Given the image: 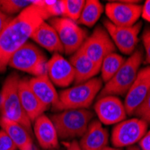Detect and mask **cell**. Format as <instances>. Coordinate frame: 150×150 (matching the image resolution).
Instances as JSON below:
<instances>
[{
	"instance_id": "obj_36",
	"label": "cell",
	"mask_w": 150,
	"mask_h": 150,
	"mask_svg": "<svg viewBox=\"0 0 150 150\" xmlns=\"http://www.w3.org/2000/svg\"><path fill=\"white\" fill-rule=\"evenodd\" d=\"M34 150H44V149H38V148H36V149H34ZM50 150H61V149H50Z\"/></svg>"
},
{
	"instance_id": "obj_19",
	"label": "cell",
	"mask_w": 150,
	"mask_h": 150,
	"mask_svg": "<svg viewBox=\"0 0 150 150\" xmlns=\"http://www.w3.org/2000/svg\"><path fill=\"white\" fill-rule=\"evenodd\" d=\"M71 63L75 72V85L83 84L93 78L100 72V66L93 63L81 49L71 56Z\"/></svg>"
},
{
	"instance_id": "obj_7",
	"label": "cell",
	"mask_w": 150,
	"mask_h": 150,
	"mask_svg": "<svg viewBox=\"0 0 150 150\" xmlns=\"http://www.w3.org/2000/svg\"><path fill=\"white\" fill-rule=\"evenodd\" d=\"M50 24L57 32L64 52L73 55L83 45L87 38V32L74 21L65 17L51 18Z\"/></svg>"
},
{
	"instance_id": "obj_28",
	"label": "cell",
	"mask_w": 150,
	"mask_h": 150,
	"mask_svg": "<svg viewBox=\"0 0 150 150\" xmlns=\"http://www.w3.org/2000/svg\"><path fill=\"white\" fill-rule=\"evenodd\" d=\"M141 40L144 45L146 57L144 60V64L150 65V27L146 28L141 35Z\"/></svg>"
},
{
	"instance_id": "obj_2",
	"label": "cell",
	"mask_w": 150,
	"mask_h": 150,
	"mask_svg": "<svg viewBox=\"0 0 150 150\" xmlns=\"http://www.w3.org/2000/svg\"><path fill=\"white\" fill-rule=\"evenodd\" d=\"M20 79L17 74L13 73L5 80L0 93V117L19 123L32 133V121L25 114L19 98Z\"/></svg>"
},
{
	"instance_id": "obj_10",
	"label": "cell",
	"mask_w": 150,
	"mask_h": 150,
	"mask_svg": "<svg viewBox=\"0 0 150 150\" xmlns=\"http://www.w3.org/2000/svg\"><path fill=\"white\" fill-rule=\"evenodd\" d=\"M80 49L93 63L100 67L103 59L116 50L110 35L101 25L97 26L93 33L86 38Z\"/></svg>"
},
{
	"instance_id": "obj_18",
	"label": "cell",
	"mask_w": 150,
	"mask_h": 150,
	"mask_svg": "<svg viewBox=\"0 0 150 150\" xmlns=\"http://www.w3.org/2000/svg\"><path fill=\"white\" fill-rule=\"evenodd\" d=\"M28 83L36 97L47 108V110L50 107L53 108L58 103L59 94L47 74L34 76L28 80Z\"/></svg>"
},
{
	"instance_id": "obj_6",
	"label": "cell",
	"mask_w": 150,
	"mask_h": 150,
	"mask_svg": "<svg viewBox=\"0 0 150 150\" xmlns=\"http://www.w3.org/2000/svg\"><path fill=\"white\" fill-rule=\"evenodd\" d=\"M47 57L36 45L26 42L11 57L8 66L34 76L47 74Z\"/></svg>"
},
{
	"instance_id": "obj_5",
	"label": "cell",
	"mask_w": 150,
	"mask_h": 150,
	"mask_svg": "<svg viewBox=\"0 0 150 150\" xmlns=\"http://www.w3.org/2000/svg\"><path fill=\"white\" fill-rule=\"evenodd\" d=\"M93 113L87 109H69L50 117L60 139L81 138L86 131Z\"/></svg>"
},
{
	"instance_id": "obj_17",
	"label": "cell",
	"mask_w": 150,
	"mask_h": 150,
	"mask_svg": "<svg viewBox=\"0 0 150 150\" xmlns=\"http://www.w3.org/2000/svg\"><path fill=\"white\" fill-rule=\"evenodd\" d=\"M109 133L98 120H93L78 142L82 150H102L108 146Z\"/></svg>"
},
{
	"instance_id": "obj_12",
	"label": "cell",
	"mask_w": 150,
	"mask_h": 150,
	"mask_svg": "<svg viewBox=\"0 0 150 150\" xmlns=\"http://www.w3.org/2000/svg\"><path fill=\"white\" fill-rule=\"evenodd\" d=\"M94 112L98 117V120L104 125L118 124L126 120L127 112L124 103L117 96L107 95L98 97L94 104Z\"/></svg>"
},
{
	"instance_id": "obj_30",
	"label": "cell",
	"mask_w": 150,
	"mask_h": 150,
	"mask_svg": "<svg viewBox=\"0 0 150 150\" xmlns=\"http://www.w3.org/2000/svg\"><path fill=\"white\" fill-rule=\"evenodd\" d=\"M139 146L141 150H150V130L146 131L143 138L139 140Z\"/></svg>"
},
{
	"instance_id": "obj_11",
	"label": "cell",
	"mask_w": 150,
	"mask_h": 150,
	"mask_svg": "<svg viewBox=\"0 0 150 150\" xmlns=\"http://www.w3.org/2000/svg\"><path fill=\"white\" fill-rule=\"evenodd\" d=\"M103 27L120 52L131 55L135 51L139 42V33L142 27L141 23H137L129 27H121L112 23L108 19H104Z\"/></svg>"
},
{
	"instance_id": "obj_35",
	"label": "cell",
	"mask_w": 150,
	"mask_h": 150,
	"mask_svg": "<svg viewBox=\"0 0 150 150\" xmlns=\"http://www.w3.org/2000/svg\"><path fill=\"white\" fill-rule=\"evenodd\" d=\"M102 150H122V148H117V147H112V146H105Z\"/></svg>"
},
{
	"instance_id": "obj_13",
	"label": "cell",
	"mask_w": 150,
	"mask_h": 150,
	"mask_svg": "<svg viewBox=\"0 0 150 150\" xmlns=\"http://www.w3.org/2000/svg\"><path fill=\"white\" fill-rule=\"evenodd\" d=\"M150 91V65L139 70L133 84L125 95L124 105L128 115H133Z\"/></svg>"
},
{
	"instance_id": "obj_1",
	"label": "cell",
	"mask_w": 150,
	"mask_h": 150,
	"mask_svg": "<svg viewBox=\"0 0 150 150\" xmlns=\"http://www.w3.org/2000/svg\"><path fill=\"white\" fill-rule=\"evenodd\" d=\"M40 3L42 0H34L0 32V73L6 71L11 57L28 42L37 27L49 18Z\"/></svg>"
},
{
	"instance_id": "obj_3",
	"label": "cell",
	"mask_w": 150,
	"mask_h": 150,
	"mask_svg": "<svg viewBox=\"0 0 150 150\" xmlns=\"http://www.w3.org/2000/svg\"><path fill=\"white\" fill-rule=\"evenodd\" d=\"M103 88L101 77H93L83 84L65 89L59 94V102L53 111L62 112L69 109H87Z\"/></svg>"
},
{
	"instance_id": "obj_20",
	"label": "cell",
	"mask_w": 150,
	"mask_h": 150,
	"mask_svg": "<svg viewBox=\"0 0 150 150\" xmlns=\"http://www.w3.org/2000/svg\"><path fill=\"white\" fill-rule=\"evenodd\" d=\"M31 39L45 50L54 53H64L59 37L53 27L45 21L40 23L33 32Z\"/></svg>"
},
{
	"instance_id": "obj_22",
	"label": "cell",
	"mask_w": 150,
	"mask_h": 150,
	"mask_svg": "<svg viewBox=\"0 0 150 150\" xmlns=\"http://www.w3.org/2000/svg\"><path fill=\"white\" fill-rule=\"evenodd\" d=\"M103 12V6L98 0H87L82 10L76 23L93 27L101 17Z\"/></svg>"
},
{
	"instance_id": "obj_21",
	"label": "cell",
	"mask_w": 150,
	"mask_h": 150,
	"mask_svg": "<svg viewBox=\"0 0 150 150\" xmlns=\"http://www.w3.org/2000/svg\"><path fill=\"white\" fill-rule=\"evenodd\" d=\"M0 127L4 129L11 138L13 142L19 150H34L32 133L24 127L9 120L6 118L0 117Z\"/></svg>"
},
{
	"instance_id": "obj_34",
	"label": "cell",
	"mask_w": 150,
	"mask_h": 150,
	"mask_svg": "<svg viewBox=\"0 0 150 150\" xmlns=\"http://www.w3.org/2000/svg\"><path fill=\"white\" fill-rule=\"evenodd\" d=\"M127 150H141L139 146H136V145H133V146H128L127 147Z\"/></svg>"
},
{
	"instance_id": "obj_25",
	"label": "cell",
	"mask_w": 150,
	"mask_h": 150,
	"mask_svg": "<svg viewBox=\"0 0 150 150\" xmlns=\"http://www.w3.org/2000/svg\"><path fill=\"white\" fill-rule=\"evenodd\" d=\"M34 3V0H0V10L7 16L21 13Z\"/></svg>"
},
{
	"instance_id": "obj_33",
	"label": "cell",
	"mask_w": 150,
	"mask_h": 150,
	"mask_svg": "<svg viewBox=\"0 0 150 150\" xmlns=\"http://www.w3.org/2000/svg\"><path fill=\"white\" fill-rule=\"evenodd\" d=\"M62 144L66 146V150H82L76 140L64 141Z\"/></svg>"
},
{
	"instance_id": "obj_4",
	"label": "cell",
	"mask_w": 150,
	"mask_h": 150,
	"mask_svg": "<svg viewBox=\"0 0 150 150\" xmlns=\"http://www.w3.org/2000/svg\"><path fill=\"white\" fill-rule=\"evenodd\" d=\"M143 58L144 52L142 49H136L131 55L125 59L114 76L105 83L99 93V97L107 95L125 96L138 75Z\"/></svg>"
},
{
	"instance_id": "obj_26",
	"label": "cell",
	"mask_w": 150,
	"mask_h": 150,
	"mask_svg": "<svg viewBox=\"0 0 150 150\" xmlns=\"http://www.w3.org/2000/svg\"><path fill=\"white\" fill-rule=\"evenodd\" d=\"M49 17H62L63 16V0L62 1H48V0H42L40 3Z\"/></svg>"
},
{
	"instance_id": "obj_23",
	"label": "cell",
	"mask_w": 150,
	"mask_h": 150,
	"mask_svg": "<svg viewBox=\"0 0 150 150\" xmlns=\"http://www.w3.org/2000/svg\"><path fill=\"white\" fill-rule=\"evenodd\" d=\"M125 59L116 52H112L107 55L103 59L100 67L101 79L103 82L107 83L108 81H110L120 69Z\"/></svg>"
},
{
	"instance_id": "obj_8",
	"label": "cell",
	"mask_w": 150,
	"mask_h": 150,
	"mask_svg": "<svg viewBox=\"0 0 150 150\" xmlns=\"http://www.w3.org/2000/svg\"><path fill=\"white\" fill-rule=\"evenodd\" d=\"M147 123L139 119L124 120L116 124L112 132V143L114 147L123 148L135 145L147 131Z\"/></svg>"
},
{
	"instance_id": "obj_14",
	"label": "cell",
	"mask_w": 150,
	"mask_h": 150,
	"mask_svg": "<svg viewBox=\"0 0 150 150\" xmlns=\"http://www.w3.org/2000/svg\"><path fill=\"white\" fill-rule=\"evenodd\" d=\"M47 76L53 85L59 87H67L75 81V72L71 63L59 53H54L48 60Z\"/></svg>"
},
{
	"instance_id": "obj_32",
	"label": "cell",
	"mask_w": 150,
	"mask_h": 150,
	"mask_svg": "<svg viewBox=\"0 0 150 150\" xmlns=\"http://www.w3.org/2000/svg\"><path fill=\"white\" fill-rule=\"evenodd\" d=\"M13 18L10 16L6 15L5 13H3L1 10H0V32H1L5 27L10 23V21Z\"/></svg>"
},
{
	"instance_id": "obj_27",
	"label": "cell",
	"mask_w": 150,
	"mask_h": 150,
	"mask_svg": "<svg viewBox=\"0 0 150 150\" xmlns=\"http://www.w3.org/2000/svg\"><path fill=\"white\" fill-rule=\"evenodd\" d=\"M133 115L146 121L147 125H150V91L143 102L135 110Z\"/></svg>"
},
{
	"instance_id": "obj_16",
	"label": "cell",
	"mask_w": 150,
	"mask_h": 150,
	"mask_svg": "<svg viewBox=\"0 0 150 150\" xmlns=\"http://www.w3.org/2000/svg\"><path fill=\"white\" fill-rule=\"evenodd\" d=\"M28 80V78L20 79L18 86V93L22 107L25 114L32 122H34V120L38 117L43 114V112L47 110V108L40 102V100L33 93L29 86Z\"/></svg>"
},
{
	"instance_id": "obj_9",
	"label": "cell",
	"mask_w": 150,
	"mask_h": 150,
	"mask_svg": "<svg viewBox=\"0 0 150 150\" xmlns=\"http://www.w3.org/2000/svg\"><path fill=\"white\" fill-rule=\"evenodd\" d=\"M139 1L134 0H121V1H110L105 6L107 19L112 23L121 26L129 27L138 23L141 16L142 6Z\"/></svg>"
},
{
	"instance_id": "obj_15",
	"label": "cell",
	"mask_w": 150,
	"mask_h": 150,
	"mask_svg": "<svg viewBox=\"0 0 150 150\" xmlns=\"http://www.w3.org/2000/svg\"><path fill=\"white\" fill-rule=\"evenodd\" d=\"M33 130L37 141L44 150L59 149V142L57 130L50 118L42 114L33 122Z\"/></svg>"
},
{
	"instance_id": "obj_29",
	"label": "cell",
	"mask_w": 150,
	"mask_h": 150,
	"mask_svg": "<svg viewBox=\"0 0 150 150\" xmlns=\"http://www.w3.org/2000/svg\"><path fill=\"white\" fill-rule=\"evenodd\" d=\"M17 147L9 135L4 130H0V150H16Z\"/></svg>"
},
{
	"instance_id": "obj_24",
	"label": "cell",
	"mask_w": 150,
	"mask_h": 150,
	"mask_svg": "<svg viewBox=\"0 0 150 150\" xmlns=\"http://www.w3.org/2000/svg\"><path fill=\"white\" fill-rule=\"evenodd\" d=\"M85 0H63V16L62 17L77 22L83 10Z\"/></svg>"
},
{
	"instance_id": "obj_31",
	"label": "cell",
	"mask_w": 150,
	"mask_h": 150,
	"mask_svg": "<svg viewBox=\"0 0 150 150\" xmlns=\"http://www.w3.org/2000/svg\"><path fill=\"white\" fill-rule=\"evenodd\" d=\"M141 17L150 23V0H146L142 6Z\"/></svg>"
}]
</instances>
